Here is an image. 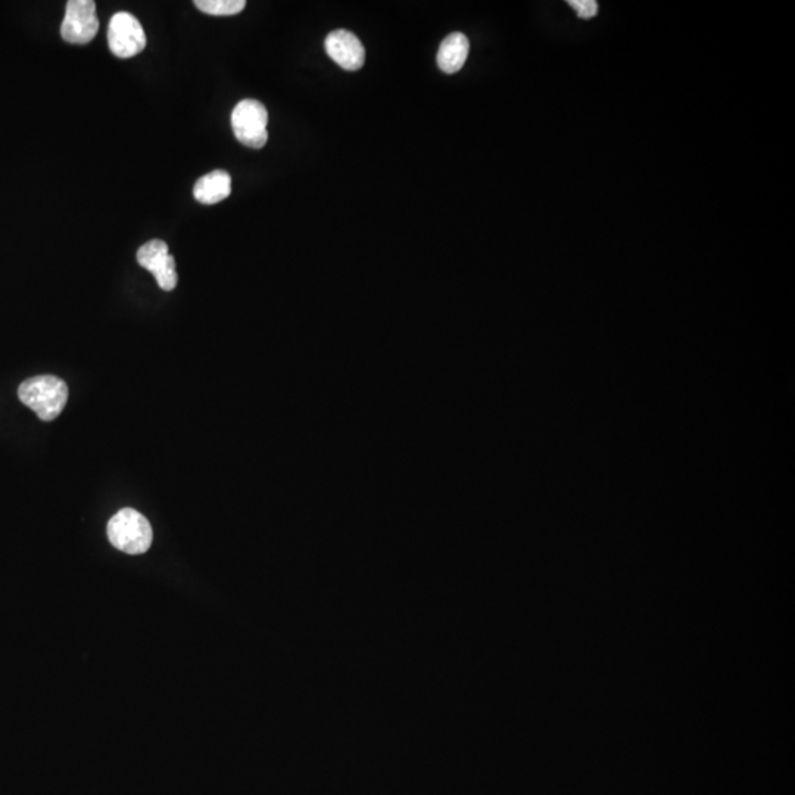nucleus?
Returning <instances> with one entry per match:
<instances>
[{
	"mask_svg": "<svg viewBox=\"0 0 795 795\" xmlns=\"http://www.w3.org/2000/svg\"><path fill=\"white\" fill-rule=\"evenodd\" d=\"M232 193V177L227 171H211L207 176L201 177L193 187V196L196 201L204 205H215L229 198Z\"/></svg>",
	"mask_w": 795,
	"mask_h": 795,
	"instance_id": "obj_8",
	"label": "nucleus"
},
{
	"mask_svg": "<svg viewBox=\"0 0 795 795\" xmlns=\"http://www.w3.org/2000/svg\"><path fill=\"white\" fill-rule=\"evenodd\" d=\"M109 542L127 554H143L151 548L152 533L148 519L133 508L118 511L108 523Z\"/></svg>",
	"mask_w": 795,
	"mask_h": 795,
	"instance_id": "obj_2",
	"label": "nucleus"
},
{
	"mask_svg": "<svg viewBox=\"0 0 795 795\" xmlns=\"http://www.w3.org/2000/svg\"><path fill=\"white\" fill-rule=\"evenodd\" d=\"M21 402L34 411L43 422H52L64 411L68 401V388L56 376L31 377L18 389Z\"/></svg>",
	"mask_w": 795,
	"mask_h": 795,
	"instance_id": "obj_1",
	"label": "nucleus"
},
{
	"mask_svg": "<svg viewBox=\"0 0 795 795\" xmlns=\"http://www.w3.org/2000/svg\"><path fill=\"white\" fill-rule=\"evenodd\" d=\"M470 43L463 33H452L445 37L438 52V65L444 73L455 74L464 67L469 58Z\"/></svg>",
	"mask_w": 795,
	"mask_h": 795,
	"instance_id": "obj_9",
	"label": "nucleus"
},
{
	"mask_svg": "<svg viewBox=\"0 0 795 795\" xmlns=\"http://www.w3.org/2000/svg\"><path fill=\"white\" fill-rule=\"evenodd\" d=\"M99 30L96 3L93 0H70L67 3L61 36L73 45H87L95 39Z\"/></svg>",
	"mask_w": 795,
	"mask_h": 795,
	"instance_id": "obj_5",
	"label": "nucleus"
},
{
	"mask_svg": "<svg viewBox=\"0 0 795 795\" xmlns=\"http://www.w3.org/2000/svg\"><path fill=\"white\" fill-rule=\"evenodd\" d=\"M268 112L260 101L245 99L232 112V129L242 145L252 149L264 148L268 142Z\"/></svg>",
	"mask_w": 795,
	"mask_h": 795,
	"instance_id": "obj_3",
	"label": "nucleus"
},
{
	"mask_svg": "<svg viewBox=\"0 0 795 795\" xmlns=\"http://www.w3.org/2000/svg\"><path fill=\"white\" fill-rule=\"evenodd\" d=\"M137 261L143 268L154 274L162 291L171 292L176 289L177 282H179L176 260L170 254V249L164 240L155 239L140 246L137 251Z\"/></svg>",
	"mask_w": 795,
	"mask_h": 795,
	"instance_id": "obj_6",
	"label": "nucleus"
},
{
	"mask_svg": "<svg viewBox=\"0 0 795 795\" xmlns=\"http://www.w3.org/2000/svg\"><path fill=\"white\" fill-rule=\"evenodd\" d=\"M196 8L214 17H232L245 9V0H196Z\"/></svg>",
	"mask_w": 795,
	"mask_h": 795,
	"instance_id": "obj_10",
	"label": "nucleus"
},
{
	"mask_svg": "<svg viewBox=\"0 0 795 795\" xmlns=\"http://www.w3.org/2000/svg\"><path fill=\"white\" fill-rule=\"evenodd\" d=\"M567 3L578 12L582 20H589L598 14V3L595 0H569Z\"/></svg>",
	"mask_w": 795,
	"mask_h": 795,
	"instance_id": "obj_11",
	"label": "nucleus"
},
{
	"mask_svg": "<svg viewBox=\"0 0 795 795\" xmlns=\"http://www.w3.org/2000/svg\"><path fill=\"white\" fill-rule=\"evenodd\" d=\"M108 45L118 58L129 59L146 48V34L142 24L129 12H118L109 21Z\"/></svg>",
	"mask_w": 795,
	"mask_h": 795,
	"instance_id": "obj_4",
	"label": "nucleus"
},
{
	"mask_svg": "<svg viewBox=\"0 0 795 795\" xmlns=\"http://www.w3.org/2000/svg\"><path fill=\"white\" fill-rule=\"evenodd\" d=\"M327 55L346 71H357L366 62V49L357 36L348 30H335L327 36Z\"/></svg>",
	"mask_w": 795,
	"mask_h": 795,
	"instance_id": "obj_7",
	"label": "nucleus"
}]
</instances>
